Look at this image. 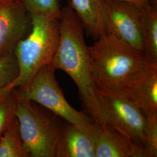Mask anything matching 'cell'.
Wrapping results in <instances>:
<instances>
[{
  "instance_id": "obj_1",
  "label": "cell",
  "mask_w": 157,
  "mask_h": 157,
  "mask_svg": "<svg viewBox=\"0 0 157 157\" xmlns=\"http://www.w3.org/2000/svg\"><path fill=\"white\" fill-rule=\"evenodd\" d=\"M50 65L72 78L86 113L98 124L106 123L96 95L84 26L69 4L61 10L58 45Z\"/></svg>"
},
{
  "instance_id": "obj_2",
  "label": "cell",
  "mask_w": 157,
  "mask_h": 157,
  "mask_svg": "<svg viewBox=\"0 0 157 157\" xmlns=\"http://www.w3.org/2000/svg\"><path fill=\"white\" fill-rule=\"evenodd\" d=\"M88 49L94 82L98 89L121 88L148 63L142 52L105 32Z\"/></svg>"
},
{
  "instance_id": "obj_3",
  "label": "cell",
  "mask_w": 157,
  "mask_h": 157,
  "mask_svg": "<svg viewBox=\"0 0 157 157\" xmlns=\"http://www.w3.org/2000/svg\"><path fill=\"white\" fill-rule=\"evenodd\" d=\"M30 32L17 44L13 52L19 67V75L13 82L19 90L25 89L40 68L50 65L59 39V19L30 15Z\"/></svg>"
},
{
  "instance_id": "obj_4",
  "label": "cell",
  "mask_w": 157,
  "mask_h": 157,
  "mask_svg": "<svg viewBox=\"0 0 157 157\" xmlns=\"http://www.w3.org/2000/svg\"><path fill=\"white\" fill-rule=\"evenodd\" d=\"M15 115L23 146L28 157H56V141L62 119L20 95Z\"/></svg>"
},
{
  "instance_id": "obj_5",
  "label": "cell",
  "mask_w": 157,
  "mask_h": 157,
  "mask_svg": "<svg viewBox=\"0 0 157 157\" xmlns=\"http://www.w3.org/2000/svg\"><path fill=\"white\" fill-rule=\"evenodd\" d=\"M51 65L40 68L28 85L19 90V95L54 113L63 121L75 124L95 121L88 114L72 107L64 97Z\"/></svg>"
},
{
  "instance_id": "obj_6",
  "label": "cell",
  "mask_w": 157,
  "mask_h": 157,
  "mask_svg": "<svg viewBox=\"0 0 157 157\" xmlns=\"http://www.w3.org/2000/svg\"><path fill=\"white\" fill-rule=\"evenodd\" d=\"M95 93L105 122L145 147L147 119L140 109L120 89L95 88Z\"/></svg>"
},
{
  "instance_id": "obj_7",
  "label": "cell",
  "mask_w": 157,
  "mask_h": 157,
  "mask_svg": "<svg viewBox=\"0 0 157 157\" xmlns=\"http://www.w3.org/2000/svg\"><path fill=\"white\" fill-rule=\"evenodd\" d=\"M146 7L121 0L103 1L104 32L143 53L142 29Z\"/></svg>"
},
{
  "instance_id": "obj_8",
  "label": "cell",
  "mask_w": 157,
  "mask_h": 157,
  "mask_svg": "<svg viewBox=\"0 0 157 157\" xmlns=\"http://www.w3.org/2000/svg\"><path fill=\"white\" fill-rule=\"evenodd\" d=\"M31 28V17L20 0H0V56L13 54Z\"/></svg>"
},
{
  "instance_id": "obj_9",
  "label": "cell",
  "mask_w": 157,
  "mask_h": 157,
  "mask_svg": "<svg viewBox=\"0 0 157 157\" xmlns=\"http://www.w3.org/2000/svg\"><path fill=\"white\" fill-rule=\"evenodd\" d=\"M58 135L55 157H95L99 124H85L65 121Z\"/></svg>"
},
{
  "instance_id": "obj_10",
  "label": "cell",
  "mask_w": 157,
  "mask_h": 157,
  "mask_svg": "<svg viewBox=\"0 0 157 157\" xmlns=\"http://www.w3.org/2000/svg\"><path fill=\"white\" fill-rule=\"evenodd\" d=\"M118 89L146 117L157 114V63H147Z\"/></svg>"
},
{
  "instance_id": "obj_11",
  "label": "cell",
  "mask_w": 157,
  "mask_h": 157,
  "mask_svg": "<svg viewBox=\"0 0 157 157\" xmlns=\"http://www.w3.org/2000/svg\"><path fill=\"white\" fill-rule=\"evenodd\" d=\"M95 157H151L146 148L107 123L99 124Z\"/></svg>"
},
{
  "instance_id": "obj_12",
  "label": "cell",
  "mask_w": 157,
  "mask_h": 157,
  "mask_svg": "<svg viewBox=\"0 0 157 157\" xmlns=\"http://www.w3.org/2000/svg\"><path fill=\"white\" fill-rule=\"evenodd\" d=\"M102 3V0H71L69 3L84 28L97 36L104 33Z\"/></svg>"
},
{
  "instance_id": "obj_13",
  "label": "cell",
  "mask_w": 157,
  "mask_h": 157,
  "mask_svg": "<svg viewBox=\"0 0 157 157\" xmlns=\"http://www.w3.org/2000/svg\"><path fill=\"white\" fill-rule=\"evenodd\" d=\"M143 54L150 63H157V6L146 7L142 29Z\"/></svg>"
},
{
  "instance_id": "obj_14",
  "label": "cell",
  "mask_w": 157,
  "mask_h": 157,
  "mask_svg": "<svg viewBox=\"0 0 157 157\" xmlns=\"http://www.w3.org/2000/svg\"><path fill=\"white\" fill-rule=\"evenodd\" d=\"M0 157H29L23 146L17 117L0 139Z\"/></svg>"
},
{
  "instance_id": "obj_15",
  "label": "cell",
  "mask_w": 157,
  "mask_h": 157,
  "mask_svg": "<svg viewBox=\"0 0 157 157\" xmlns=\"http://www.w3.org/2000/svg\"><path fill=\"white\" fill-rule=\"evenodd\" d=\"M19 91L17 87L0 95V139L16 118Z\"/></svg>"
},
{
  "instance_id": "obj_16",
  "label": "cell",
  "mask_w": 157,
  "mask_h": 157,
  "mask_svg": "<svg viewBox=\"0 0 157 157\" xmlns=\"http://www.w3.org/2000/svg\"><path fill=\"white\" fill-rule=\"evenodd\" d=\"M29 15H40L59 19V0H20Z\"/></svg>"
},
{
  "instance_id": "obj_17",
  "label": "cell",
  "mask_w": 157,
  "mask_h": 157,
  "mask_svg": "<svg viewBox=\"0 0 157 157\" xmlns=\"http://www.w3.org/2000/svg\"><path fill=\"white\" fill-rule=\"evenodd\" d=\"M19 72L18 62L13 54L0 56V89L12 84Z\"/></svg>"
},
{
  "instance_id": "obj_18",
  "label": "cell",
  "mask_w": 157,
  "mask_h": 157,
  "mask_svg": "<svg viewBox=\"0 0 157 157\" xmlns=\"http://www.w3.org/2000/svg\"><path fill=\"white\" fill-rule=\"evenodd\" d=\"M145 147L150 157H157V114L146 117Z\"/></svg>"
},
{
  "instance_id": "obj_19",
  "label": "cell",
  "mask_w": 157,
  "mask_h": 157,
  "mask_svg": "<svg viewBox=\"0 0 157 157\" xmlns=\"http://www.w3.org/2000/svg\"><path fill=\"white\" fill-rule=\"evenodd\" d=\"M102 1H107V0H102ZM121 1H124L132 2L142 7H146L147 6H148V0H121Z\"/></svg>"
},
{
  "instance_id": "obj_20",
  "label": "cell",
  "mask_w": 157,
  "mask_h": 157,
  "mask_svg": "<svg viewBox=\"0 0 157 157\" xmlns=\"http://www.w3.org/2000/svg\"><path fill=\"white\" fill-rule=\"evenodd\" d=\"M15 87H16L15 86V85H14L13 83H12V84H10L9 86L5 87L4 88L0 89V95L3 94L4 93H6L7 92H8L9 91H10V90H12V89H13Z\"/></svg>"
}]
</instances>
